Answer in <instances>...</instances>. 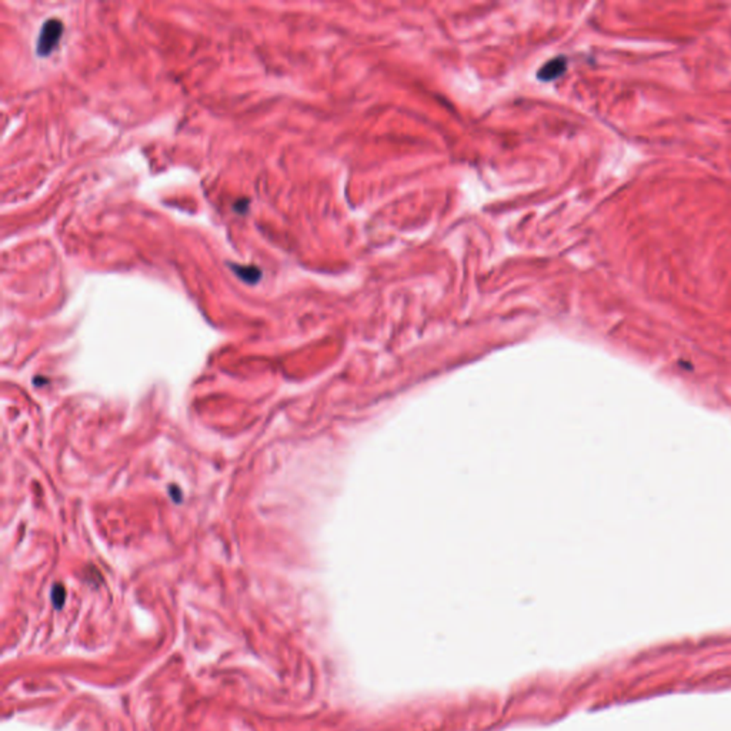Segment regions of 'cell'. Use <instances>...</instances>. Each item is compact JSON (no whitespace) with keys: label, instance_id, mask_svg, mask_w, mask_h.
<instances>
[{"label":"cell","instance_id":"cell-1","mask_svg":"<svg viewBox=\"0 0 731 731\" xmlns=\"http://www.w3.org/2000/svg\"><path fill=\"white\" fill-rule=\"evenodd\" d=\"M63 33V23L59 19H49L43 23L37 43H36V53L40 58H46L49 56L56 46H58L61 37Z\"/></svg>","mask_w":731,"mask_h":731},{"label":"cell","instance_id":"cell-2","mask_svg":"<svg viewBox=\"0 0 731 731\" xmlns=\"http://www.w3.org/2000/svg\"><path fill=\"white\" fill-rule=\"evenodd\" d=\"M567 68V61L565 58H555L548 61L544 66L540 68L537 78L543 82H550L563 75Z\"/></svg>","mask_w":731,"mask_h":731},{"label":"cell","instance_id":"cell-3","mask_svg":"<svg viewBox=\"0 0 731 731\" xmlns=\"http://www.w3.org/2000/svg\"><path fill=\"white\" fill-rule=\"evenodd\" d=\"M231 269L235 271V274L242 278L247 285H256L262 278V270L254 264H239V263H231Z\"/></svg>","mask_w":731,"mask_h":731},{"label":"cell","instance_id":"cell-4","mask_svg":"<svg viewBox=\"0 0 731 731\" xmlns=\"http://www.w3.org/2000/svg\"><path fill=\"white\" fill-rule=\"evenodd\" d=\"M65 598H66V591H65V587L58 584L54 586L53 590H51V600H53V604L54 607L61 608L63 604H65Z\"/></svg>","mask_w":731,"mask_h":731},{"label":"cell","instance_id":"cell-5","mask_svg":"<svg viewBox=\"0 0 731 731\" xmlns=\"http://www.w3.org/2000/svg\"><path fill=\"white\" fill-rule=\"evenodd\" d=\"M233 209L238 211V213H246L247 209H249V200L247 199H242V200H238L233 206Z\"/></svg>","mask_w":731,"mask_h":731}]
</instances>
